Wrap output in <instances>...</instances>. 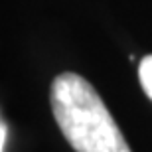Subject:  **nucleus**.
<instances>
[{"label":"nucleus","mask_w":152,"mask_h":152,"mask_svg":"<svg viewBox=\"0 0 152 152\" xmlns=\"http://www.w3.org/2000/svg\"><path fill=\"white\" fill-rule=\"evenodd\" d=\"M51 111L75 152H130L107 105L81 75L67 71L53 79Z\"/></svg>","instance_id":"obj_1"},{"label":"nucleus","mask_w":152,"mask_h":152,"mask_svg":"<svg viewBox=\"0 0 152 152\" xmlns=\"http://www.w3.org/2000/svg\"><path fill=\"white\" fill-rule=\"evenodd\" d=\"M138 79H140V85H142V89H144V93L152 99V56H146L140 61Z\"/></svg>","instance_id":"obj_2"},{"label":"nucleus","mask_w":152,"mask_h":152,"mask_svg":"<svg viewBox=\"0 0 152 152\" xmlns=\"http://www.w3.org/2000/svg\"><path fill=\"white\" fill-rule=\"evenodd\" d=\"M6 148V124L2 123V130H0V152H4Z\"/></svg>","instance_id":"obj_3"}]
</instances>
